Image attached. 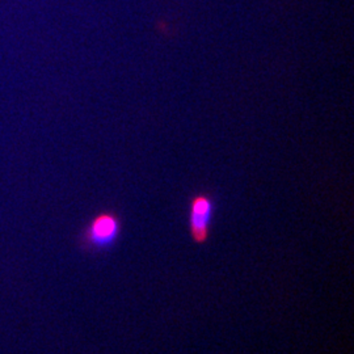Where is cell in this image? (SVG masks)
I'll list each match as a JSON object with an SVG mask.
<instances>
[{
  "mask_svg": "<svg viewBox=\"0 0 354 354\" xmlns=\"http://www.w3.org/2000/svg\"><path fill=\"white\" fill-rule=\"evenodd\" d=\"M215 214L214 197L207 192H198L190 197L188 205V231L193 244L206 245L213 228Z\"/></svg>",
  "mask_w": 354,
  "mask_h": 354,
  "instance_id": "cell-2",
  "label": "cell"
},
{
  "mask_svg": "<svg viewBox=\"0 0 354 354\" xmlns=\"http://www.w3.org/2000/svg\"><path fill=\"white\" fill-rule=\"evenodd\" d=\"M122 218L114 210H102L93 215L77 236V245L88 253L111 251L122 235Z\"/></svg>",
  "mask_w": 354,
  "mask_h": 354,
  "instance_id": "cell-1",
  "label": "cell"
}]
</instances>
